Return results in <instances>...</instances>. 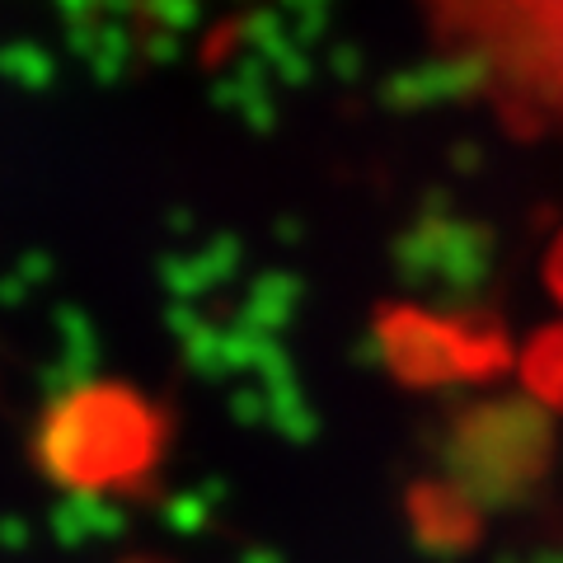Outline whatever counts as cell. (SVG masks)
Wrapping results in <instances>:
<instances>
[{
  "mask_svg": "<svg viewBox=\"0 0 563 563\" xmlns=\"http://www.w3.org/2000/svg\"><path fill=\"white\" fill-rule=\"evenodd\" d=\"M455 29L531 95L563 103V0H446Z\"/></svg>",
  "mask_w": 563,
  "mask_h": 563,
  "instance_id": "1",
  "label": "cell"
}]
</instances>
